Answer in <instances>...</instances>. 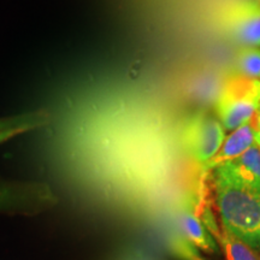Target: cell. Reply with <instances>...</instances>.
<instances>
[{"label": "cell", "mask_w": 260, "mask_h": 260, "mask_svg": "<svg viewBox=\"0 0 260 260\" xmlns=\"http://www.w3.org/2000/svg\"><path fill=\"white\" fill-rule=\"evenodd\" d=\"M254 128L252 123H247L245 125L233 130L232 134L225 136L223 145L220 146L218 153L211 159L205 167H203V172L212 171L213 169L232 161L234 159L242 155L247 149L254 146Z\"/></svg>", "instance_id": "obj_7"}, {"label": "cell", "mask_w": 260, "mask_h": 260, "mask_svg": "<svg viewBox=\"0 0 260 260\" xmlns=\"http://www.w3.org/2000/svg\"><path fill=\"white\" fill-rule=\"evenodd\" d=\"M54 200L44 184L0 183V211H29L46 206Z\"/></svg>", "instance_id": "obj_5"}, {"label": "cell", "mask_w": 260, "mask_h": 260, "mask_svg": "<svg viewBox=\"0 0 260 260\" xmlns=\"http://www.w3.org/2000/svg\"><path fill=\"white\" fill-rule=\"evenodd\" d=\"M19 134H22L21 132H16V130H6V132H2L0 133V145L4 144V142L9 141L15 136H17Z\"/></svg>", "instance_id": "obj_14"}, {"label": "cell", "mask_w": 260, "mask_h": 260, "mask_svg": "<svg viewBox=\"0 0 260 260\" xmlns=\"http://www.w3.org/2000/svg\"><path fill=\"white\" fill-rule=\"evenodd\" d=\"M216 169L243 186L260 189V149L255 145L239 158Z\"/></svg>", "instance_id": "obj_8"}, {"label": "cell", "mask_w": 260, "mask_h": 260, "mask_svg": "<svg viewBox=\"0 0 260 260\" xmlns=\"http://www.w3.org/2000/svg\"><path fill=\"white\" fill-rule=\"evenodd\" d=\"M225 28L242 47H260V4L243 0L233 5L225 16Z\"/></svg>", "instance_id": "obj_4"}, {"label": "cell", "mask_w": 260, "mask_h": 260, "mask_svg": "<svg viewBox=\"0 0 260 260\" xmlns=\"http://www.w3.org/2000/svg\"><path fill=\"white\" fill-rule=\"evenodd\" d=\"M254 122L252 123L253 128H254V142L255 146L260 149V109L258 110V112L255 113L254 116Z\"/></svg>", "instance_id": "obj_13"}, {"label": "cell", "mask_w": 260, "mask_h": 260, "mask_svg": "<svg viewBox=\"0 0 260 260\" xmlns=\"http://www.w3.org/2000/svg\"><path fill=\"white\" fill-rule=\"evenodd\" d=\"M260 109V80L237 74L223 84L214 105L217 118L225 130L251 123Z\"/></svg>", "instance_id": "obj_2"}, {"label": "cell", "mask_w": 260, "mask_h": 260, "mask_svg": "<svg viewBox=\"0 0 260 260\" xmlns=\"http://www.w3.org/2000/svg\"><path fill=\"white\" fill-rule=\"evenodd\" d=\"M236 64L240 75L260 80V47H243L237 54Z\"/></svg>", "instance_id": "obj_11"}, {"label": "cell", "mask_w": 260, "mask_h": 260, "mask_svg": "<svg viewBox=\"0 0 260 260\" xmlns=\"http://www.w3.org/2000/svg\"><path fill=\"white\" fill-rule=\"evenodd\" d=\"M48 122V115L42 111L25 112L21 115H15L0 118V133L6 130H16L23 133L30 132L40 126L45 125Z\"/></svg>", "instance_id": "obj_10"}, {"label": "cell", "mask_w": 260, "mask_h": 260, "mask_svg": "<svg viewBox=\"0 0 260 260\" xmlns=\"http://www.w3.org/2000/svg\"><path fill=\"white\" fill-rule=\"evenodd\" d=\"M170 248L181 260H204L199 249L191 245L178 230L170 237Z\"/></svg>", "instance_id": "obj_12"}, {"label": "cell", "mask_w": 260, "mask_h": 260, "mask_svg": "<svg viewBox=\"0 0 260 260\" xmlns=\"http://www.w3.org/2000/svg\"><path fill=\"white\" fill-rule=\"evenodd\" d=\"M225 136V129L217 116L206 110L190 113L182 123V147L201 167H205L218 153Z\"/></svg>", "instance_id": "obj_3"}, {"label": "cell", "mask_w": 260, "mask_h": 260, "mask_svg": "<svg viewBox=\"0 0 260 260\" xmlns=\"http://www.w3.org/2000/svg\"><path fill=\"white\" fill-rule=\"evenodd\" d=\"M177 230L200 252L217 254L219 246L205 226L197 211V198L187 197L182 203L177 216Z\"/></svg>", "instance_id": "obj_6"}, {"label": "cell", "mask_w": 260, "mask_h": 260, "mask_svg": "<svg viewBox=\"0 0 260 260\" xmlns=\"http://www.w3.org/2000/svg\"><path fill=\"white\" fill-rule=\"evenodd\" d=\"M212 236L218 243L226 260H260V251L253 249L240 241L223 226H219L216 232H213Z\"/></svg>", "instance_id": "obj_9"}, {"label": "cell", "mask_w": 260, "mask_h": 260, "mask_svg": "<svg viewBox=\"0 0 260 260\" xmlns=\"http://www.w3.org/2000/svg\"><path fill=\"white\" fill-rule=\"evenodd\" d=\"M214 205L222 226L260 251V189L243 186L218 169L212 170Z\"/></svg>", "instance_id": "obj_1"}]
</instances>
